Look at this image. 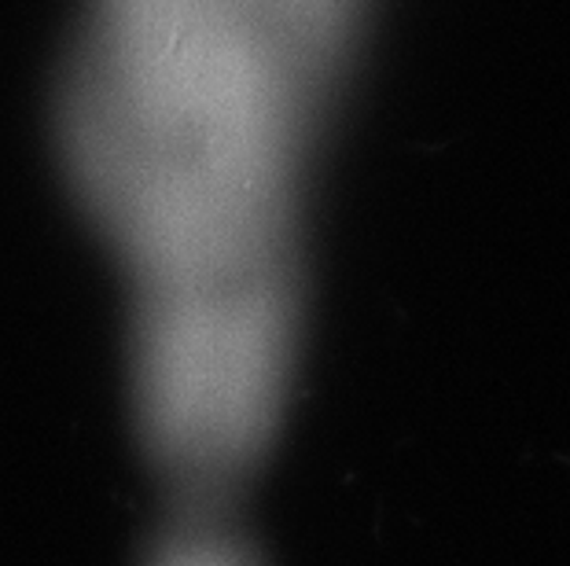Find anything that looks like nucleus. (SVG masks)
<instances>
[{
    "label": "nucleus",
    "instance_id": "1",
    "mask_svg": "<svg viewBox=\"0 0 570 566\" xmlns=\"http://www.w3.org/2000/svg\"><path fill=\"white\" fill-rule=\"evenodd\" d=\"M372 0H85L59 162L129 295L144 438L191 486L247 471L287 405L302 221Z\"/></svg>",
    "mask_w": 570,
    "mask_h": 566
},
{
    "label": "nucleus",
    "instance_id": "2",
    "mask_svg": "<svg viewBox=\"0 0 570 566\" xmlns=\"http://www.w3.org/2000/svg\"><path fill=\"white\" fill-rule=\"evenodd\" d=\"M159 566H250L233 540L214 529H188L177 540H169Z\"/></svg>",
    "mask_w": 570,
    "mask_h": 566
}]
</instances>
